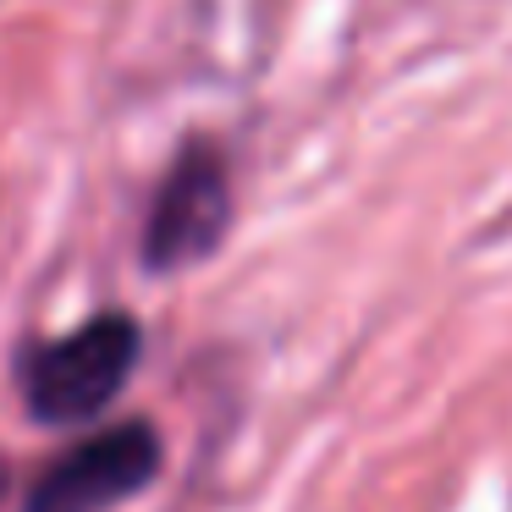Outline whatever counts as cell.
I'll use <instances>...</instances> for the list:
<instances>
[{
    "mask_svg": "<svg viewBox=\"0 0 512 512\" xmlns=\"http://www.w3.org/2000/svg\"><path fill=\"white\" fill-rule=\"evenodd\" d=\"M232 232V166L215 138H188L166 166L144 215V265L177 276L204 265Z\"/></svg>",
    "mask_w": 512,
    "mask_h": 512,
    "instance_id": "7a4b0ae2",
    "label": "cell"
},
{
    "mask_svg": "<svg viewBox=\"0 0 512 512\" xmlns=\"http://www.w3.org/2000/svg\"><path fill=\"white\" fill-rule=\"evenodd\" d=\"M144 358V325L105 309L67 336H45L17 353V391L34 424H83L127 391Z\"/></svg>",
    "mask_w": 512,
    "mask_h": 512,
    "instance_id": "6da1fadb",
    "label": "cell"
},
{
    "mask_svg": "<svg viewBox=\"0 0 512 512\" xmlns=\"http://www.w3.org/2000/svg\"><path fill=\"white\" fill-rule=\"evenodd\" d=\"M166 468V446L149 419H122L72 441L61 457L39 468L23 512H116L149 490Z\"/></svg>",
    "mask_w": 512,
    "mask_h": 512,
    "instance_id": "3957f363",
    "label": "cell"
},
{
    "mask_svg": "<svg viewBox=\"0 0 512 512\" xmlns=\"http://www.w3.org/2000/svg\"><path fill=\"white\" fill-rule=\"evenodd\" d=\"M12 496V463H6V457H0V501Z\"/></svg>",
    "mask_w": 512,
    "mask_h": 512,
    "instance_id": "277c9868",
    "label": "cell"
}]
</instances>
